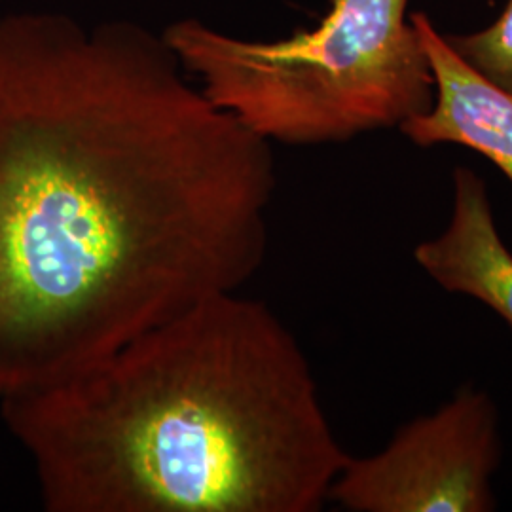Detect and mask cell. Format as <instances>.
Listing matches in <instances>:
<instances>
[{"label":"cell","mask_w":512,"mask_h":512,"mask_svg":"<svg viewBox=\"0 0 512 512\" xmlns=\"http://www.w3.org/2000/svg\"><path fill=\"white\" fill-rule=\"evenodd\" d=\"M183 71L131 21L0 18V401L262 266L270 141Z\"/></svg>","instance_id":"1"},{"label":"cell","mask_w":512,"mask_h":512,"mask_svg":"<svg viewBox=\"0 0 512 512\" xmlns=\"http://www.w3.org/2000/svg\"><path fill=\"white\" fill-rule=\"evenodd\" d=\"M0 416L50 512H317L349 458L293 332L239 291Z\"/></svg>","instance_id":"2"},{"label":"cell","mask_w":512,"mask_h":512,"mask_svg":"<svg viewBox=\"0 0 512 512\" xmlns=\"http://www.w3.org/2000/svg\"><path fill=\"white\" fill-rule=\"evenodd\" d=\"M410 0H330L317 27L256 42L181 19L165 44L202 92L256 135L287 145L344 143L401 128L431 107L435 82Z\"/></svg>","instance_id":"3"},{"label":"cell","mask_w":512,"mask_h":512,"mask_svg":"<svg viewBox=\"0 0 512 512\" xmlns=\"http://www.w3.org/2000/svg\"><path fill=\"white\" fill-rule=\"evenodd\" d=\"M501 459L497 404L463 385L435 412L404 423L380 452L349 456L329 501L351 512H490Z\"/></svg>","instance_id":"4"},{"label":"cell","mask_w":512,"mask_h":512,"mask_svg":"<svg viewBox=\"0 0 512 512\" xmlns=\"http://www.w3.org/2000/svg\"><path fill=\"white\" fill-rule=\"evenodd\" d=\"M427 54L435 95L401 133L418 147L459 145L488 158L512 184V93L473 71L425 12L410 16Z\"/></svg>","instance_id":"5"},{"label":"cell","mask_w":512,"mask_h":512,"mask_svg":"<svg viewBox=\"0 0 512 512\" xmlns=\"http://www.w3.org/2000/svg\"><path fill=\"white\" fill-rule=\"evenodd\" d=\"M452 183L450 219L439 236L414 247V260L442 291L475 298L512 332V251L499 234L486 181L459 165Z\"/></svg>","instance_id":"6"},{"label":"cell","mask_w":512,"mask_h":512,"mask_svg":"<svg viewBox=\"0 0 512 512\" xmlns=\"http://www.w3.org/2000/svg\"><path fill=\"white\" fill-rule=\"evenodd\" d=\"M452 50L490 84L512 93V0L486 29L465 35H444Z\"/></svg>","instance_id":"7"}]
</instances>
